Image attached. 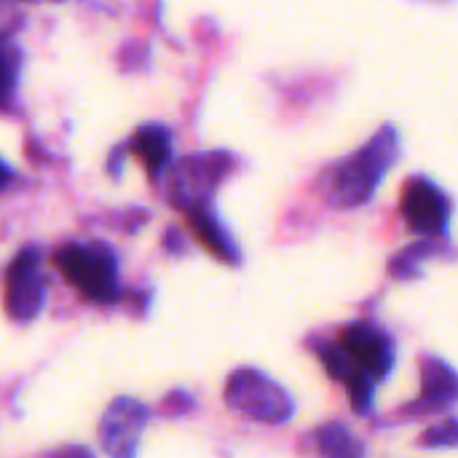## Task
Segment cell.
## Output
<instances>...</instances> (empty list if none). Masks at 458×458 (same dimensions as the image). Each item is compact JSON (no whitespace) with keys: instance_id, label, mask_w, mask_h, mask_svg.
Listing matches in <instances>:
<instances>
[{"instance_id":"obj_1","label":"cell","mask_w":458,"mask_h":458,"mask_svg":"<svg viewBox=\"0 0 458 458\" xmlns=\"http://www.w3.org/2000/svg\"><path fill=\"white\" fill-rule=\"evenodd\" d=\"M392 161H397V131L386 126L354 158L335 169L330 182V201L338 207H357L368 201Z\"/></svg>"},{"instance_id":"obj_2","label":"cell","mask_w":458,"mask_h":458,"mask_svg":"<svg viewBox=\"0 0 458 458\" xmlns=\"http://www.w3.org/2000/svg\"><path fill=\"white\" fill-rule=\"evenodd\" d=\"M54 263L83 298L94 303L118 298V266L105 244H64L56 250Z\"/></svg>"},{"instance_id":"obj_3","label":"cell","mask_w":458,"mask_h":458,"mask_svg":"<svg viewBox=\"0 0 458 458\" xmlns=\"http://www.w3.org/2000/svg\"><path fill=\"white\" fill-rule=\"evenodd\" d=\"M225 403L258 421L282 424L293 416L295 405L290 394L258 370H236L225 384Z\"/></svg>"},{"instance_id":"obj_4","label":"cell","mask_w":458,"mask_h":458,"mask_svg":"<svg viewBox=\"0 0 458 458\" xmlns=\"http://www.w3.org/2000/svg\"><path fill=\"white\" fill-rule=\"evenodd\" d=\"M43 306L40 252L35 247L21 250L5 274V311L13 322H30Z\"/></svg>"},{"instance_id":"obj_5","label":"cell","mask_w":458,"mask_h":458,"mask_svg":"<svg viewBox=\"0 0 458 458\" xmlns=\"http://www.w3.org/2000/svg\"><path fill=\"white\" fill-rule=\"evenodd\" d=\"M148 424V408L131 397H118L102 416L99 437L110 458H134L140 435Z\"/></svg>"},{"instance_id":"obj_6","label":"cell","mask_w":458,"mask_h":458,"mask_svg":"<svg viewBox=\"0 0 458 458\" xmlns=\"http://www.w3.org/2000/svg\"><path fill=\"white\" fill-rule=\"evenodd\" d=\"M341 349H344V354L349 357L354 373L368 376L370 381L384 378V376L392 370V365H394L392 341L386 338V333H381L378 327H373V325H368V322L352 325V327L344 333Z\"/></svg>"},{"instance_id":"obj_7","label":"cell","mask_w":458,"mask_h":458,"mask_svg":"<svg viewBox=\"0 0 458 458\" xmlns=\"http://www.w3.org/2000/svg\"><path fill=\"white\" fill-rule=\"evenodd\" d=\"M403 215H405V223L411 225V231L424 233V236H435V233H445L451 204L440 188L416 177L405 185Z\"/></svg>"},{"instance_id":"obj_8","label":"cell","mask_w":458,"mask_h":458,"mask_svg":"<svg viewBox=\"0 0 458 458\" xmlns=\"http://www.w3.org/2000/svg\"><path fill=\"white\" fill-rule=\"evenodd\" d=\"M456 400V376L443 360H424V394L421 403L413 405L416 413L421 411H443L451 408Z\"/></svg>"},{"instance_id":"obj_9","label":"cell","mask_w":458,"mask_h":458,"mask_svg":"<svg viewBox=\"0 0 458 458\" xmlns=\"http://www.w3.org/2000/svg\"><path fill=\"white\" fill-rule=\"evenodd\" d=\"M185 212H188V223L193 225V231H196V236L201 239V244H204L209 252H215L220 260L236 263V250H233V244L228 242L225 231L215 223V217H212L201 204L185 207Z\"/></svg>"},{"instance_id":"obj_10","label":"cell","mask_w":458,"mask_h":458,"mask_svg":"<svg viewBox=\"0 0 458 458\" xmlns=\"http://www.w3.org/2000/svg\"><path fill=\"white\" fill-rule=\"evenodd\" d=\"M131 148H134L137 158L148 166L150 174L161 172L166 166L169 156H172V140H169V134L161 126H145V129H140L137 137H134V142H131Z\"/></svg>"},{"instance_id":"obj_11","label":"cell","mask_w":458,"mask_h":458,"mask_svg":"<svg viewBox=\"0 0 458 458\" xmlns=\"http://www.w3.org/2000/svg\"><path fill=\"white\" fill-rule=\"evenodd\" d=\"M317 445L325 458H362V445L341 424L322 427L317 432Z\"/></svg>"},{"instance_id":"obj_12","label":"cell","mask_w":458,"mask_h":458,"mask_svg":"<svg viewBox=\"0 0 458 458\" xmlns=\"http://www.w3.org/2000/svg\"><path fill=\"white\" fill-rule=\"evenodd\" d=\"M19 75V54L11 43H0V105L8 102Z\"/></svg>"},{"instance_id":"obj_13","label":"cell","mask_w":458,"mask_h":458,"mask_svg":"<svg viewBox=\"0 0 458 458\" xmlns=\"http://www.w3.org/2000/svg\"><path fill=\"white\" fill-rule=\"evenodd\" d=\"M346 389H349V400H352V408L360 413V416H368L370 408H373V381L368 376H352L346 381Z\"/></svg>"},{"instance_id":"obj_14","label":"cell","mask_w":458,"mask_h":458,"mask_svg":"<svg viewBox=\"0 0 458 458\" xmlns=\"http://www.w3.org/2000/svg\"><path fill=\"white\" fill-rule=\"evenodd\" d=\"M421 445H427V448H432V445H456V421L454 419H448L443 427H435V429H429L424 437H421Z\"/></svg>"},{"instance_id":"obj_15","label":"cell","mask_w":458,"mask_h":458,"mask_svg":"<svg viewBox=\"0 0 458 458\" xmlns=\"http://www.w3.org/2000/svg\"><path fill=\"white\" fill-rule=\"evenodd\" d=\"M48 458H94V456H91V451H86V448H78V445H72V448H62V451L51 454Z\"/></svg>"},{"instance_id":"obj_16","label":"cell","mask_w":458,"mask_h":458,"mask_svg":"<svg viewBox=\"0 0 458 458\" xmlns=\"http://www.w3.org/2000/svg\"><path fill=\"white\" fill-rule=\"evenodd\" d=\"M8 180H11V169L0 161V188H5V185H8Z\"/></svg>"},{"instance_id":"obj_17","label":"cell","mask_w":458,"mask_h":458,"mask_svg":"<svg viewBox=\"0 0 458 458\" xmlns=\"http://www.w3.org/2000/svg\"><path fill=\"white\" fill-rule=\"evenodd\" d=\"M32 3H35V0H32Z\"/></svg>"}]
</instances>
